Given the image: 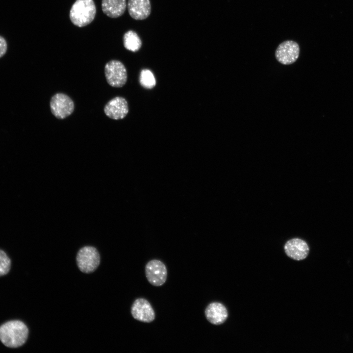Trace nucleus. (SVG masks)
Here are the masks:
<instances>
[{"label":"nucleus","mask_w":353,"mask_h":353,"mask_svg":"<svg viewBox=\"0 0 353 353\" xmlns=\"http://www.w3.org/2000/svg\"><path fill=\"white\" fill-rule=\"evenodd\" d=\"M28 334L27 327L19 320L8 321L0 326V340L9 348H15L23 345Z\"/></svg>","instance_id":"obj_1"},{"label":"nucleus","mask_w":353,"mask_h":353,"mask_svg":"<svg viewBox=\"0 0 353 353\" xmlns=\"http://www.w3.org/2000/svg\"><path fill=\"white\" fill-rule=\"evenodd\" d=\"M96 8L93 0H76L70 11L72 23L78 27L85 26L94 19Z\"/></svg>","instance_id":"obj_2"},{"label":"nucleus","mask_w":353,"mask_h":353,"mask_svg":"<svg viewBox=\"0 0 353 353\" xmlns=\"http://www.w3.org/2000/svg\"><path fill=\"white\" fill-rule=\"evenodd\" d=\"M76 262L79 269L85 273L94 272L100 263V256L97 250L93 247L86 246L77 252Z\"/></svg>","instance_id":"obj_3"},{"label":"nucleus","mask_w":353,"mask_h":353,"mask_svg":"<svg viewBox=\"0 0 353 353\" xmlns=\"http://www.w3.org/2000/svg\"><path fill=\"white\" fill-rule=\"evenodd\" d=\"M104 74L107 83L112 87H122L126 82V70L119 60H112L108 62L104 67Z\"/></svg>","instance_id":"obj_4"},{"label":"nucleus","mask_w":353,"mask_h":353,"mask_svg":"<svg viewBox=\"0 0 353 353\" xmlns=\"http://www.w3.org/2000/svg\"><path fill=\"white\" fill-rule=\"evenodd\" d=\"M50 108L52 114L56 118L63 119L73 112L75 104L73 101L68 95L59 93L51 97Z\"/></svg>","instance_id":"obj_5"},{"label":"nucleus","mask_w":353,"mask_h":353,"mask_svg":"<svg viewBox=\"0 0 353 353\" xmlns=\"http://www.w3.org/2000/svg\"><path fill=\"white\" fill-rule=\"evenodd\" d=\"M167 269L160 260L152 259L145 266V275L148 282L153 286H161L166 281Z\"/></svg>","instance_id":"obj_6"},{"label":"nucleus","mask_w":353,"mask_h":353,"mask_svg":"<svg viewBox=\"0 0 353 353\" xmlns=\"http://www.w3.org/2000/svg\"><path fill=\"white\" fill-rule=\"evenodd\" d=\"M300 53L298 44L292 40L282 42L277 47L275 52L277 60L283 65L291 64L297 60Z\"/></svg>","instance_id":"obj_7"},{"label":"nucleus","mask_w":353,"mask_h":353,"mask_svg":"<svg viewBox=\"0 0 353 353\" xmlns=\"http://www.w3.org/2000/svg\"><path fill=\"white\" fill-rule=\"evenodd\" d=\"M131 313L133 318L146 323L153 322L155 314L150 303L146 299L140 298L136 299L132 304Z\"/></svg>","instance_id":"obj_8"},{"label":"nucleus","mask_w":353,"mask_h":353,"mask_svg":"<svg viewBox=\"0 0 353 353\" xmlns=\"http://www.w3.org/2000/svg\"><path fill=\"white\" fill-rule=\"evenodd\" d=\"M286 255L295 260H302L307 256L309 248L307 243L298 238L288 240L284 246Z\"/></svg>","instance_id":"obj_9"},{"label":"nucleus","mask_w":353,"mask_h":353,"mask_svg":"<svg viewBox=\"0 0 353 353\" xmlns=\"http://www.w3.org/2000/svg\"><path fill=\"white\" fill-rule=\"evenodd\" d=\"M104 112L110 119L116 120L122 119L128 112L127 102L123 97H115L106 104Z\"/></svg>","instance_id":"obj_10"},{"label":"nucleus","mask_w":353,"mask_h":353,"mask_svg":"<svg viewBox=\"0 0 353 353\" xmlns=\"http://www.w3.org/2000/svg\"><path fill=\"white\" fill-rule=\"evenodd\" d=\"M204 315L210 323L214 325H220L227 320L228 311L223 303L214 302L207 305L204 310Z\"/></svg>","instance_id":"obj_11"},{"label":"nucleus","mask_w":353,"mask_h":353,"mask_svg":"<svg viewBox=\"0 0 353 353\" xmlns=\"http://www.w3.org/2000/svg\"><path fill=\"white\" fill-rule=\"evenodd\" d=\"M127 9L130 16L135 20H141L148 18L151 14L150 0H128Z\"/></svg>","instance_id":"obj_12"},{"label":"nucleus","mask_w":353,"mask_h":353,"mask_svg":"<svg viewBox=\"0 0 353 353\" xmlns=\"http://www.w3.org/2000/svg\"><path fill=\"white\" fill-rule=\"evenodd\" d=\"M126 7V0H102L103 12L108 17L115 18L122 16Z\"/></svg>","instance_id":"obj_13"},{"label":"nucleus","mask_w":353,"mask_h":353,"mask_svg":"<svg viewBox=\"0 0 353 353\" xmlns=\"http://www.w3.org/2000/svg\"><path fill=\"white\" fill-rule=\"evenodd\" d=\"M125 48L132 51H138L142 46V42L137 34L132 30L126 32L124 35Z\"/></svg>","instance_id":"obj_14"},{"label":"nucleus","mask_w":353,"mask_h":353,"mask_svg":"<svg viewBox=\"0 0 353 353\" xmlns=\"http://www.w3.org/2000/svg\"><path fill=\"white\" fill-rule=\"evenodd\" d=\"M141 85L147 89H151L156 84V80L152 73L149 70H143L140 76Z\"/></svg>","instance_id":"obj_15"},{"label":"nucleus","mask_w":353,"mask_h":353,"mask_svg":"<svg viewBox=\"0 0 353 353\" xmlns=\"http://www.w3.org/2000/svg\"><path fill=\"white\" fill-rule=\"evenodd\" d=\"M11 268V260L6 253L0 250V277L6 275Z\"/></svg>","instance_id":"obj_16"},{"label":"nucleus","mask_w":353,"mask_h":353,"mask_svg":"<svg viewBox=\"0 0 353 353\" xmlns=\"http://www.w3.org/2000/svg\"><path fill=\"white\" fill-rule=\"evenodd\" d=\"M7 45L5 39L0 36V58L3 56L7 51Z\"/></svg>","instance_id":"obj_17"}]
</instances>
